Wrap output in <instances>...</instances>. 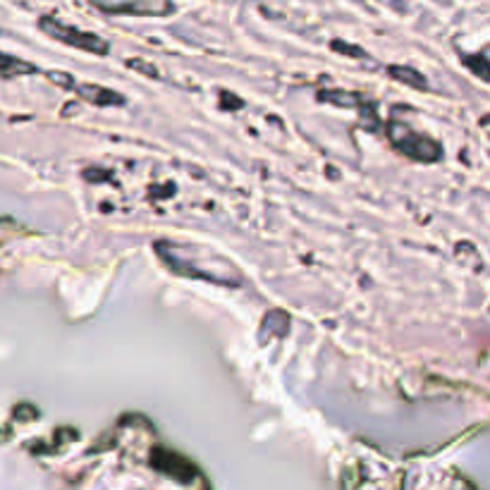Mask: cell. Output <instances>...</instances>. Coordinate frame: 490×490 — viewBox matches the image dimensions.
Wrapping results in <instances>:
<instances>
[{"mask_svg": "<svg viewBox=\"0 0 490 490\" xmlns=\"http://www.w3.org/2000/svg\"><path fill=\"white\" fill-rule=\"evenodd\" d=\"M44 29H48V34L55 38H61L65 44H77L84 51H94V53H106V44L96 37H86V34H68V29H62L61 24H53L44 20Z\"/></svg>", "mask_w": 490, "mask_h": 490, "instance_id": "1", "label": "cell"}, {"mask_svg": "<svg viewBox=\"0 0 490 490\" xmlns=\"http://www.w3.org/2000/svg\"><path fill=\"white\" fill-rule=\"evenodd\" d=\"M0 72H3V75H15V72H31V68L29 65H24V62L0 55Z\"/></svg>", "mask_w": 490, "mask_h": 490, "instance_id": "2", "label": "cell"}]
</instances>
